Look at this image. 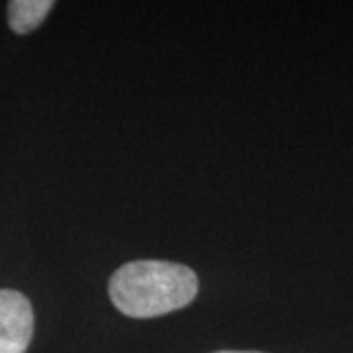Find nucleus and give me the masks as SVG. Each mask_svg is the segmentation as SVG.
<instances>
[{
    "mask_svg": "<svg viewBox=\"0 0 353 353\" xmlns=\"http://www.w3.org/2000/svg\"><path fill=\"white\" fill-rule=\"evenodd\" d=\"M214 353H263V352H230V350H224V352H214Z\"/></svg>",
    "mask_w": 353,
    "mask_h": 353,
    "instance_id": "20e7f679",
    "label": "nucleus"
},
{
    "mask_svg": "<svg viewBox=\"0 0 353 353\" xmlns=\"http://www.w3.org/2000/svg\"><path fill=\"white\" fill-rule=\"evenodd\" d=\"M108 292L122 314L155 318L192 303L199 294V279L187 265L141 259L116 269Z\"/></svg>",
    "mask_w": 353,
    "mask_h": 353,
    "instance_id": "f257e3e1",
    "label": "nucleus"
},
{
    "mask_svg": "<svg viewBox=\"0 0 353 353\" xmlns=\"http://www.w3.org/2000/svg\"><path fill=\"white\" fill-rule=\"evenodd\" d=\"M53 8L51 0H12L8 2V24L16 34H30Z\"/></svg>",
    "mask_w": 353,
    "mask_h": 353,
    "instance_id": "7ed1b4c3",
    "label": "nucleus"
},
{
    "mask_svg": "<svg viewBox=\"0 0 353 353\" xmlns=\"http://www.w3.org/2000/svg\"><path fill=\"white\" fill-rule=\"evenodd\" d=\"M34 336V308L22 292L0 289V353H26Z\"/></svg>",
    "mask_w": 353,
    "mask_h": 353,
    "instance_id": "f03ea898",
    "label": "nucleus"
}]
</instances>
